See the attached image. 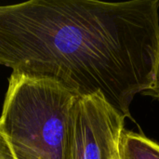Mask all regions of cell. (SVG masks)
Listing matches in <instances>:
<instances>
[{
	"mask_svg": "<svg viewBox=\"0 0 159 159\" xmlns=\"http://www.w3.org/2000/svg\"><path fill=\"white\" fill-rule=\"evenodd\" d=\"M0 159H15L10 149V146L0 130Z\"/></svg>",
	"mask_w": 159,
	"mask_h": 159,
	"instance_id": "4",
	"label": "cell"
},
{
	"mask_svg": "<svg viewBox=\"0 0 159 159\" xmlns=\"http://www.w3.org/2000/svg\"><path fill=\"white\" fill-rule=\"evenodd\" d=\"M142 94L145 95V96H150V97H153L155 99L159 100V58L157 66V72H156V76H155L154 83H153V85L148 89L144 90Z\"/></svg>",
	"mask_w": 159,
	"mask_h": 159,
	"instance_id": "5",
	"label": "cell"
},
{
	"mask_svg": "<svg viewBox=\"0 0 159 159\" xmlns=\"http://www.w3.org/2000/svg\"><path fill=\"white\" fill-rule=\"evenodd\" d=\"M76 97L59 84L11 74L0 130L15 159H67Z\"/></svg>",
	"mask_w": 159,
	"mask_h": 159,
	"instance_id": "1",
	"label": "cell"
},
{
	"mask_svg": "<svg viewBox=\"0 0 159 159\" xmlns=\"http://www.w3.org/2000/svg\"><path fill=\"white\" fill-rule=\"evenodd\" d=\"M124 120L99 94L76 98L71 115L67 159H118Z\"/></svg>",
	"mask_w": 159,
	"mask_h": 159,
	"instance_id": "2",
	"label": "cell"
},
{
	"mask_svg": "<svg viewBox=\"0 0 159 159\" xmlns=\"http://www.w3.org/2000/svg\"><path fill=\"white\" fill-rule=\"evenodd\" d=\"M118 159H159V143L142 133L123 129L118 143Z\"/></svg>",
	"mask_w": 159,
	"mask_h": 159,
	"instance_id": "3",
	"label": "cell"
}]
</instances>
